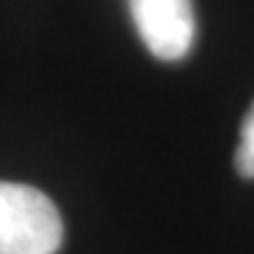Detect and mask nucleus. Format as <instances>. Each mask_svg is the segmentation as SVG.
I'll list each match as a JSON object with an SVG mask.
<instances>
[{
  "label": "nucleus",
  "instance_id": "1",
  "mask_svg": "<svg viewBox=\"0 0 254 254\" xmlns=\"http://www.w3.org/2000/svg\"><path fill=\"white\" fill-rule=\"evenodd\" d=\"M63 244V218L44 192L0 182V254H55Z\"/></svg>",
  "mask_w": 254,
  "mask_h": 254
},
{
  "label": "nucleus",
  "instance_id": "2",
  "mask_svg": "<svg viewBox=\"0 0 254 254\" xmlns=\"http://www.w3.org/2000/svg\"><path fill=\"white\" fill-rule=\"evenodd\" d=\"M132 24L153 57L166 63L182 60L194 42L192 0H127Z\"/></svg>",
  "mask_w": 254,
  "mask_h": 254
},
{
  "label": "nucleus",
  "instance_id": "3",
  "mask_svg": "<svg viewBox=\"0 0 254 254\" xmlns=\"http://www.w3.org/2000/svg\"><path fill=\"white\" fill-rule=\"evenodd\" d=\"M236 169L241 177L254 179V104L241 122V137L236 148Z\"/></svg>",
  "mask_w": 254,
  "mask_h": 254
}]
</instances>
